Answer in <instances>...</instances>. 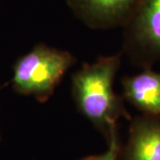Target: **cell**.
I'll use <instances>...</instances> for the list:
<instances>
[{
  "label": "cell",
  "mask_w": 160,
  "mask_h": 160,
  "mask_svg": "<svg viewBox=\"0 0 160 160\" xmlns=\"http://www.w3.org/2000/svg\"><path fill=\"white\" fill-rule=\"evenodd\" d=\"M106 141L108 143V149L104 153L95 156H88L79 160H120L122 146L120 142L118 127H116L110 132Z\"/></svg>",
  "instance_id": "7"
},
{
  "label": "cell",
  "mask_w": 160,
  "mask_h": 160,
  "mask_svg": "<svg viewBox=\"0 0 160 160\" xmlns=\"http://www.w3.org/2000/svg\"><path fill=\"white\" fill-rule=\"evenodd\" d=\"M123 98L143 115L160 118V72L145 68L122 79Z\"/></svg>",
  "instance_id": "6"
},
{
  "label": "cell",
  "mask_w": 160,
  "mask_h": 160,
  "mask_svg": "<svg viewBox=\"0 0 160 160\" xmlns=\"http://www.w3.org/2000/svg\"><path fill=\"white\" fill-rule=\"evenodd\" d=\"M0 140H1V137H0Z\"/></svg>",
  "instance_id": "8"
},
{
  "label": "cell",
  "mask_w": 160,
  "mask_h": 160,
  "mask_svg": "<svg viewBox=\"0 0 160 160\" xmlns=\"http://www.w3.org/2000/svg\"><path fill=\"white\" fill-rule=\"evenodd\" d=\"M76 62L77 59L69 51L38 44L14 64L12 87L20 94L45 103Z\"/></svg>",
  "instance_id": "2"
},
{
  "label": "cell",
  "mask_w": 160,
  "mask_h": 160,
  "mask_svg": "<svg viewBox=\"0 0 160 160\" xmlns=\"http://www.w3.org/2000/svg\"><path fill=\"white\" fill-rule=\"evenodd\" d=\"M120 160H160V118L142 114L132 120Z\"/></svg>",
  "instance_id": "5"
},
{
  "label": "cell",
  "mask_w": 160,
  "mask_h": 160,
  "mask_svg": "<svg viewBox=\"0 0 160 160\" xmlns=\"http://www.w3.org/2000/svg\"><path fill=\"white\" fill-rule=\"evenodd\" d=\"M120 65V53L102 56L94 62L85 63L71 78V93L78 111L105 139L118 127L119 118L130 119L124 98L113 87Z\"/></svg>",
  "instance_id": "1"
},
{
  "label": "cell",
  "mask_w": 160,
  "mask_h": 160,
  "mask_svg": "<svg viewBox=\"0 0 160 160\" xmlns=\"http://www.w3.org/2000/svg\"><path fill=\"white\" fill-rule=\"evenodd\" d=\"M124 28V51L133 63L160 62V0H141Z\"/></svg>",
  "instance_id": "3"
},
{
  "label": "cell",
  "mask_w": 160,
  "mask_h": 160,
  "mask_svg": "<svg viewBox=\"0 0 160 160\" xmlns=\"http://www.w3.org/2000/svg\"><path fill=\"white\" fill-rule=\"evenodd\" d=\"M141 0H66L67 6L86 27L110 29L124 27Z\"/></svg>",
  "instance_id": "4"
}]
</instances>
